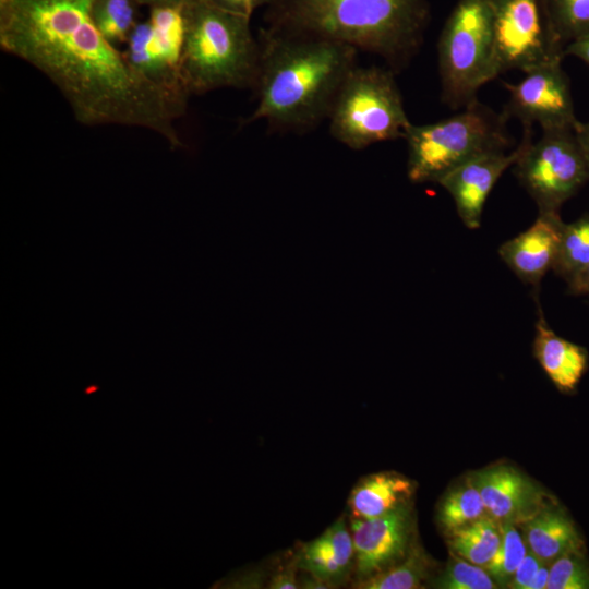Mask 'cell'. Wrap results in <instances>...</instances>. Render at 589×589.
Segmentation results:
<instances>
[{"label":"cell","instance_id":"13","mask_svg":"<svg viewBox=\"0 0 589 589\" xmlns=\"http://www.w3.org/2000/svg\"><path fill=\"white\" fill-rule=\"evenodd\" d=\"M524 145L522 137L520 144L509 153L502 151L474 157L438 181L454 200L457 214L465 227L478 229L481 226L488 196L505 170L515 165Z\"/></svg>","mask_w":589,"mask_h":589},{"label":"cell","instance_id":"18","mask_svg":"<svg viewBox=\"0 0 589 589\" xmlns=\"http://www.w3.org/2000/svg\"><path fill=\"white\" fill-rule=\"evenodd\" d=\"M524 533L528 549L548 564L565 553L586 550L575 522L556 504L549 503L525 521Z\"/></svg>","mask_w":589,"mask_h":589},{"label":"cell","instance_id":"1","mask_svg":"<svg viewBox=\"0 0 589 589\" xmlns=\"http://www.w3.org/2000/svg\"><path fill=\"white\" fill-rule=\"evenodd\" d=\"M95 0H0V47L45 74L85 125L140 127L183 146L176 121L189 97L133 69L98 31Z\"/></svg>","mask_w":589,"mask_h":589},{"label":"cell","instance_id":"14","mask_svg":"<svg viewBox=\"0 0 589 589\" xmlns=\"http://www.w3.org/2000/svg\"><path fill=\"white\" fill-rule=\"evenodd\" d=\"M470 480L480 492L488 515L498 524H524L549 504L539 488L506 465L477 471Z\"/></svg>","mask_w":589,"mask_h":589},{"label":"cell","instance_id":"7","mask_svg":"<svg viewBox=\"0 0 589 589\" xmlns=\"http://www.w3.org/2000/svg\"><path fill=\"white\" fill-rule=\"evenodd\" d=\"M395 72L387 67L356 65L345 80L328 116L330 135L360 151L404 139L411 123Z\"/></svg>","mask_w":589,"mask_h":589},{"label":"cell","instance_id":"30","mask_svg":"<svg viewBox=\"0 0 589 589\" xmlns=\"http://www.w3.org/2000/svg\"><path fill=\"white\" fill-rule=\"evenodd\" d=\"M212 3L228 11L251 17L253 12L265 7L269 0H208Z\"/></svg>","mask_w":589,"mask_h":589},{"label":"cell","instance_id":"6","mask_svg":"<svg viewBox=\"0 0 589 589\" xmlns=\"http://www.w3.org/2000/svg\"><path fill=\"white\" fill-rule=\"evenodd\" d=\"M442 100L464 109L481 86L500 75L494 48L492 0H458L437 44Z\"/></svg>","mask_w":589,"mask_h":589},{"label":"cell","instance_id":"17","mask_svg":"<svg viewBox=\"0 0 589 589\" xmlns=\"http://www.w3.org/2000/svg\"><path fill=\"white\" fill-rule=\"evenodd\" d=\"M533 353L556 388L565 394L576 390L588 369V352L580 345L558 336L539 308Z\"/></svg>","mask_w":589,"mask_h":589},{"label":"cell","instance_id":"31","mask_svg":"<svg viewBox=\"0 0 589 589\" xmlns=\"http://www.w3.org/2000/svg\"><path fill=\"white\" fill-rule=\"evenodd\" d=\"M297 560V558H296ZM296 568H298L297 561L293 565L279 568L274 573L268 581V588L271 589H296L299 588V582L296 576Z\"/></svg>","mask_w":589,"mask_h":589},{"label":"cell","instance_id":"28","mask_svg":"<svg viewBox=\"0 0 589 589\" xmlns=\"http://www.w3.org/2000/svg\"><path fill=\"white\" fill-rule=\"evenodd\" d=\"M546 589H589L586 550L565 553L550 563Z\"/></svg>","mask_w":589,"mask_h":589},{"label":"cell","instance_id":"23","mask_svg":"<svg viewBox=\"0 0 589 589\" xmlns=\"http://www.w3.org/2000/svg\"><path fill=\"white\" fill-rule=\"evenodd\" d=\"M488 516L480 492L468 480L449 492L438 508V522L448 533Z\"/></svg>","mask_w":589,"mask_h":589},{"label":"cell","instance_id":"32","mask_svg":"<svg viewBox=\"0 0 589 589\" xmlns=\"http://www.w3.org/2000/svg\"><path fill=\"white\" fill-rule=\"evenodd\" d=\"M564 57H575L589 67V32L569 41L563 49Z\"/></svg>","mask_w":589,"mask_h":589},{"label":"cell","instance_id":"5","mask_svg":"<svg viewBox=\"0 0 589 589\" xmlns=\"http://www.w3.org/2000/svg\"><path fill=\"white\" fill-rule=\"evenodd\" d=\"M507 117L479 100L460 112L430 124L410 123L406 130L407 175L413 183L436 182L483 154L506 151L510 140Z\"/></svg>","mask_w":589,"mask_h":589},{"label":"cell","instance_id":"3","mask_svg":"<svg viewBox=\"0 0 589 589\" xmlns=\"http://www.w3.org/2000/svg\"><path fill=\"white\" fill-rule=\"evenodd\" d=\"M430 17L428 0H269L264 28L347 44L397 74L419 52Z\"/></svg>","mask_w":589,"mask_h":589},{"label":"cell","instance_id":"24","mask_svg":"<svg viewBox=\"0 0 589 589\" xmlns=\"http://www.w3.org/2000/svg\"><path fill=\"white\" fill-rule=\"evenodd\" d=\"M137 5L133 0H95L91 14L98 31L117 47L127 44L137 24Z\"/></svg>","mask_w":589,"mask_h":589},{"label":"cell","instance_id":"27","mask_svg":"<svg viewBox=\"0 0 589 589\" xmlns=\"http://www.w3.org/2000/svg\"><path fill=\"white\" fill-rule=\"evenodd\" d=\"M434 587L442 589H494L498 586L484 567L450 553L446 568L434 581Z\"/></svg>","mask_w":589,"mask_h":589},{"label":"cell","instance_id":"33","mask_svg":"<svg viewBox=\"0 0 589 589\" xmlns=\"http://www.w3.org/2000/svg\"><path fill=\"white\" fill-rule=\"evenodd\" d=\"M566 284L570 293L589 298V262Z\"/></svg>","mask_w":589,"mask_h":589},{"label":"cell","instance_id":"36","mask_svg":"<svg viewBox=\"0 0 589 589\" xmlns=\"http://www.w3.org/2000/svg\"><path fill=\"white\" fill-rule=\"evenodd\" d=\"M139 5L154 7H183L192 0H133Z\"/></svg>","mask_w":589,"mask_h":589},{"label":"cell","instance_id":"16","mask_svg":"<svg viewBox=\"0 0 589 589\" xmlns=\"http://www.w3.org/2000/svg\"><path fill=\"white\" fill-rule=\"evenodd\" d=\"M298 567L330 588L344 582L354 566L351 531L342 518L320 537L304 543L297 553Z\"/></svg>","mask_w":589,"mask_h":589},{"label":"cell","instance_id":"29","mask_svg":"<svg viewBox=\"0 0 589 589\" xmlns=\"http://www.w3.org/2000/svg\"><path fill=\"white\" fill-rule=\"evenodd\" d=\"M544 563L538 558L529 549L520 565L514 573L507 588L513 589H528L530 581L536 575L537 570Z\"/></svg>","mask_w":589,"mask_h":589},{"label":"cell","instance_id":"15","mask_svg":"<svg viewBox=\"0 0 589 589\" xmlns=\"http://www.w3.org/2000/svg\"><path fill=\"white\" fill-rule=\"evenodd\" d=\"M563 226L560 213H539L530 227L500 245L498 255L522 283L538 289L553 269Z\"/></svg>","mask_w":589,"mask_h":589},{"label":"cell","instance_id":"34","mask_svg":"<svg viewBox=\"0 0 589 589\" xmlns=\"http://www.w3.org/2000/svg\"><path fill=\"white\" fill-rule=\"evenodd\" d=\"M574 132L589 166V122L578 121L574 128Z\"/></svg>","mask_w":589,"mask_h":589},{"label":"cell","instance_id":"35","mask_svg":"<svg viewBox=\"0 0 589 589\" xmlns=\"http://www.w3.org/2000/svg\"><path fill=\"white\" fill-rule=\"evenodd\" d=\"M550 572V564L542 563L532 580L530 581L528 589H544L548 585Z\"/></svg>","mask_w":589,"mask_h":589},{"label":"cell","instance_id":"21","mask_svg":"<svg viewBox=\"0 0 589 589\" xmlns=\"http://www.w3.org/2000/svg\"><path fill=\"white\" fill-rule=\"evenodd\" d=\"M429 560L419 546H411L407 555L388 568L359 581L364 589H414L420 588L429 574Z\"/></svg>","mask_w":589,"mask_h":589},{"label":"cell","instance_id":"20","mask_svg":"<svg viewBox=\"0 0 589 589\" xmlns=\"http://www.w3.org/2000/svg\"><path fill=\"white\" fill-rule=\"evenodd\" d=\"M501 543L500 524L489 515L448 533L450 553L485 567Z\"/></svg>","mask_w":589,"mask_h":589},{"label":"cell","instance_id":"10","mask_svg":"<svg viewBox=\"0 0 589 589\" xmlns=\"http://www.w3.org/2000/svg\"><path fill=\"white\" fill-rule=\"evenodd\" d=\"M185 34L183 7H154L137 22L127 41L128 61L145 79L172 93L190 97L181 76Z\"/></svg>","mask_w":589,"mask_h":589},{"label":"cell","instance_id":"25","mask_svg":"<svg viewBox=\"0 0 589 589\" xmlns=\"http://www.w3.org/2000/svg\"><path fill=\"white\" fill-rule=\"evenodd\" d=\"M546 15L562 49L589 32V0H544Z\"/></svg>","mask_w":589,"mask_h":589},{"label":"cell","instance_id":"12","mask_svg":"<svg viewBox=\"0 0 589 589\" xmlns=\"http://www.w3.org/2000/svg\"><path fill=\"white\" fill-rule=\"evenodd\" d=\"M358 582L402 560L411 546V514L408 505L378 517L351 518Z\"/></svg>","mask_w":589,"mask_h":589},{"label":"cell","instance_id":"11","mask_svg":"<svg viewBox=\"0 0 589 589\" xmlns=\"http://www.w3.org/2000/svg\"><path fill=\"white\" fill-rule=\"evenodd\" d=\"M509 97L503 113L518 119L524 128L539 124L542 131L572 129L579 121L575 115L569 80L562 61L525 73L519 82L504 83Z\"/></svg>","mask_w":589,"mask_h":589},{"label":"cell","instance_id":"22","mask_svg":"<svg viewBox=\"0 0 589 589\" xmlns=\"http://www.w3.org/2000/svg\"><path fill=\"white\" fill-rule=\"evenodd\" d=\"M589 262V214L564 223L554 273L566 283Z\"/></svg>","mask_w":589,"mask_h":589},{"label":"cell","instance_id":"19","mask_svg":"<svg viewBox=\"0 0 589 589\" xmlns=\"http://www.w3.org/2000/svg\"><path fill=\"white\" fill-rule=\"evenodd\" d=\"M412 492V482L398 473H372L361 479L350 493L351 518L368 519L387 514L406 505Z\"/></svg>","mask_w":589,"mask_h":589},{"label":"cell","instance_id":"9","mask_svg":"<svg viewBox=\"0 0 589 589\" xmlns=\"http://www.w3.org/2000/svg\"><path fill=\"white\" fill-rule=\"evenodd\" d=\"M493 34L498 73H524L562 61L544 0H492Z\"/></svg>","mask_w":589,"mask_h":589},{"label":"cell","instance_id":"8","mask_svg":"<svg viewBox=\"0 0 589 589\" xmlns=\"http://www.w3.org/2000/svg\"><path fill=\"white\" fill-rule=\"evenodd\" d=\"M531 131L525 128V145L513 166L514 173L539 213H560L589 181V166L574 130L542 131L537 142H532Z\"/></svg>","mask_w":589,"mask_h":589},{"label":"cell","instance_id":"26","mask_svg":"<svg viewBox=\"0 0 589 589\" xmlns=\"http://www.w3.org/2000/svg\"><path fill=\"white\" fill-rule=\"evenodd\" d=\"M501 528V543L491 562L484 567L497 586L507 587L517 567L528 552L525 538L517 525L503 522Z\"/></svg>","mask_w":589,"mask_h":589},{"label":"cell","instance_id":"2","mask_svg":"<svg viewBox=\"0 0 589 589\" xmlns=\"http://www.w3.org/2000/svg\"><path fill=\"white\" fill-rule=\"evenodd\" d=\"M257 39V105L239 127L264 120L274 132L303 134L327 120L345 80L358 65L359 51L327 38L265 28Z\"/></svg>","mask_w":589,"mask_h":589},{"label":"cell","instance_id":"4","mask_svg":"<svg viewBox=\"0 0 589 589\" xmlns=\"http://www.w3.org/2000/svg\"><path fill=\"white\" fill-rule=\"evenodd\" d=\"M184 19L180 69L190 96L223 87L254 89L261 48L251 17L192 0L184 5Z\"/></svg>","mask_w":589,"mask_h":589}]
</instances>
